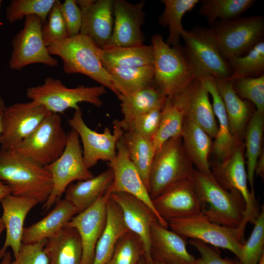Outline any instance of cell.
Wrapping results in <instances>:
<instances>
[{"label": "cell", "instance_id": "obj_5", "mask_svg": "<svg viewBox=\"0 0 264 264\" xmlns=\"http://www.w3.org/2000/svg\"><path fill=\"white\" fill-rule=\"evenodd\" d=\"M106 92L103 86L67 88L57 79L47 77L42 85L28 88L26 96L52 113L60 114L69 109L80 110L79 104L86 102L100 107V97Z\"/></svg>", "mask_w": 264, "mask_h": 264}, {"label": "cell", "instance_id": "obj_6", "mask_svg": "<svg viewBox=\"0 0 264 264\" xmlns=\"http://www.w3.org/2000/svg\"><path fill=\"white\" fill-rule=\"evenodd\" d=\"M183 48L197 79H226L231 76L229 63L220 52L211 29L200 27L185 30Z\"/></svg>", "mask_w": 264, "mask_h": 264}, {"label": "cell", "instance_id": "obj_35", "mask_svg": "<svg viewBox=\"0 0 264 264\" xmlns=\"http://www.w3.org/2000/svg\"><path fill=\"white\" fill-rule=\"evenodd\" d=\"M120 95H128L154 83L153 65L130 67H105Z\"/></svg>", "mask_w": 264, "mask_h": 264}, {"label": "cell", "instance_id": "obj_36", "mask_svg": "<svg viewBox=\"0 0 264 264\" xmlns=\"http://www.w3.org/2000/svg\"><path fill=\"white\" fill-rule=\"evenodd\" d=\"M185 118L179 100L175 96L167 97L158 129L152 139L156 151L169 139L181 135Z\"/></svg>", "mask_w": 264, "mask_h": 264}, {"label": "cell", "instance_id": "obj_17", "mask_svg": "<svg viewBox=\"0 0 264 264\" xmlns=\"http://www.w3.org/2000/svg\"><path fill=\"white\" fill-rule=\"evenodd\" d=\"M116 150V156L109 162V167L113 172V178L106 192L109 194L123 192L135 197L147 204L154 212L159 223L168 228L155 211L148 190L130 159L122 137L117 143Z\"/></svg>", "mask_w": 264, "mask_h": 264}, {"label": "cell", "instance_id": "obj_29", "mask_svg": "<svg viewBox=\"0 0 264 264\" xmlns=\"http://www.w3.org/2000/svg\"><path fill=\"white\" fill-rule=\"evenodd\" d=\"M113 178V172L109 167L96 176L70 184L65 192V199L75 208L77 214L80 213L106 193Z\"/></svg>", "mask_w": 264, "mask_h": 264}, {"label": "cell", "instance_id": "obj_21", "mask_svg": "<svg viewBox=\"0 0 264 264\" xmlns=\"http://www.w3.org/2000/svg\"><path fill=\"white\" fill-rule=\"evenodd\" d=\"M82 15L80 33L102 48L110 40L113 27V0H76Z\"/></svg>", "mask_w": 264, "mask_h": 264}, {"label": "cell", "instance_id": "obj_26", "mask_svg": "<svg viewBox=\"0 0 264 264\" xmlns=\"http://www.w3.org/2000/svg\"><path fill=\"white\" fill-rule=\"evenodd\" d=\"M77 214L75 208L67 200L59 199L54 208L45 217L24 228L22 243L33 244L53 237Z\"/></svg>", "mask_w": 264, "mask_h": 264}, {"label": "cell", "instance_id": "obj_51", "mask_svg": "<svg viewBox=\"0 0 264 264\" xmlns=\"http://www.w3.org/2000/svg\"><path fill=\"white\" fill-rule=\"evenodd\" d=\"M10 187L4 182L0 180V200L6 195L11 194Z\"/></svg>", "mask_w": 264, "mask_h": 264}, {"label": "cell", "instance_id": "obj_45", "mask_svg": "<svg viewBox=\"0 0 264 264\" xmlns=\"http://www.w3.org/2000/svg\"><path fill=\"white\" fill-rule=\"evenodd\" d=\"M233 87L241 98L251 101L256 110L264 113V75L243 77L233 81Z\"/></svg>", "mask_w": 264, "mask_h": 264}, {"label": "cell", "instance_id": "obj_49", "mask_svg": "<svg viewBox=\"0 0 264 264\" xmlns=\"http://www.w3.org/2000/svg\"><path fill=\"white\" fill-rule=\"evenodd\" d=\"M60 10L66 25L68 37L79 34L82 15L76 0H66L61 2Z\"/></svg>", "mask_w": 264, "mask_h": 264}, {"label": "cell", "instance_id": "obj_42", "mask_svg": "<svg viewBox=\"0 0 264 264\" xmlns=\"http://www.w3.org/2000/svg\"><path fill=\"white\" fill-rule=\"evenodd\" d=\"M143 254L141 240L136 235L129 231L118 241L107 264H137Z\"/></svg>", "mask_w": 264, "mask_h": 264}, {"label": "cell", "instance_id": "obj_15", "mask_svg": "<svg viewBox=\"0 0 264 264\" xmlns=\"http://www.w3.org/2000/svg\"><path fill=\"white\" fill-rule=\"evenodd\" d=\"M242 145L238 147L226 159L213 167L212 175L218 182L227 190H235L242 197L245 212L240 228L245 230L248 222L254 224L260 210L255 193L249 189L247 175Z\"/></svg>", "mask_w": 264, "mask_h": 264}, {"label": "cell", "instance_id": "obj_10", "mask_svg": "<svg viewBox=\"0 0 264 264\" xmlns=\"http://www.w3.org/2000/svg\"><path fill=\"white\" fill-rule=\"evenodd\" d=\"M67 140L60 114L51 113L15 150L45 167L62 154Z\"/></svg>", "mask_w": 264, "mask_h": 264}, {"label": "cell", "instance_id": "obj_25", "mask_svg": "<svg viewBox=\"0 0 264 264\" xmlns=\"http://www.w3.org/2000/svg\"><path fill=\"white\" fill-rule=\"evenodd\" d=\"M212 98V107L218 120V131L212 146V151L218 159L221 162L229 157L242 145L232 134L223 102L220 95L215 79L212 77L199 78Z\"/></svg>", "mask_w": 264, "mask_h": 264}, {"label": "cell", "instance_id": "obj_44", "mask_svg": "<svg viewBox=\"0 0 264 264\" xmlns=\"http://www.w3.org/2000/svg\"><path fill=\"white\" fill-rule=\"evenodd\" d=\"M162 109H154L125 122L119 120V125L124 132H132L152 139L158 129Z\"/></svg>", "mask_w": 264, "mask_h": 264}, {"label": "cell", "instance_id": "obj_18", "mask_svg": "<svg viewBox=\"0 0 264 264\" xmlns=\"http://www.w3.org/2000/svg\"><path fill=\"white\" fill-rule=\"evenodd\" d=\"M109 195L120 206L129 230L141 240L146 264H154L151 253V227L154 221H158L156 215L144 202L130 194L117 192Z\"/></svg>", "mask_w": 264, "mask_h": 264}, {"label": "cell", "instance_id": "obj_57", "mask_svg": "<svg viewBox=\"0 0 264 264\" xmlns=\"http://www.w3.org/2000/svg\"><path fill=\"white\" fill-rule=\"evenodd\" d=\"M154 264H165L158 261H154Z\"/></svg>", "mask_w": 264, "mask_h": 264}, {"label": "cell", "instance_id": "obj_41", "mask_svg": "<svg viewBox=\"0 0 264 264\" xmlns=\"http://www.w3.org/2000/svg\"><path fill=\"white\" fill-rule=\"evenodd\" d=\"M56 0H14L6 11V18L10 23L29 16H36L44 23Z\"/></svg>", "mask_w": 264, "mask_h": 264}, {"label": "cell", "instance_id": "obj_20", "mask_svg": "<svg viewBox=\"0 0 264 264\" xmlns=\"http://www.w3.org/2000/svg\"><path fill=\"white\" fill-rule=\"evenodd\" d=\"M144 0L136 4L125 0H114L113 27L107 44L129 46L143 44L141 26L144 21Z\"/></svg>", "mask_w": 264, "mask_h": 264}, {"label": "cell", "instance_id": "obj_46", "mask_svg": "<svg viewBox=\"0 0 264 264\" xmlns=\"http://www.w3.org/2000/svg\"><path fill=\"white\" fill-rule=\"evenodd\" d=\"M61 2L56 0L46 22L42 26V35L46 46L68 37L65 21L62 16L60 5Z\"/></svg>", "mask_w": 264, "mask_h": 264}, {"label": "cell", "instance_id": "obj_2", "mask_svg": "<svg viewBox=\"0 0 264 264\" xmlns=\"http://www.w3.org/2000/svg\"><path fill=\"white\" fill-rule=\"evenodd\" d=\"M193 180L202 213L208 220L226 227L238 228L242 225L245 204L238 192L223 188L212 173L203 174L195 168Z\"/></svg>", "mask_w": 264, "mask_h": 264}, {"label": "cell", "instance_id": "obj_52", "mask_svg": "<svg viewBox=\"0 0 264 264\" xmlns=\"http://www.w3.org/2000/svg\"><path fill=\"white\" fill-rule=\"evenodd\" d=\"M6 107L3 99L0 97V137L2 130V116Z\"/></svg>", "mask_w": 264, "mask_h": 264}, {"label": "cell", "instance_id": "obj_13", "mask_svg": "<svg viewBox=\"0 0 264 264\" xmlns=\"http://www.w3.org/2000/svg\"><path fill=\"white\" fill-rule=\"evenodd\" d=\"M42 30V22L39 17L32 15L25 18L23 28L12 42V50L9 61L11 69L20 70L36 63L51 67L58 65L44 44Z\"/></svg>", "mask_w": 264, "mask_h": 264}, {"label": "cell", "instance_id": "obj_55", "mask_svg": "<svg viewBox=\"0 0 264 264\" xmlns=\"http://www.w3.org/2000/svg\"><path fill=\"white\" fill-rule=\"evenodd\" d=\"M137 264H146L143 257L140 259Z\"/></svg>", "mask_w": 264, "mask_h": 264}, {"label": "cell", "instance_id": "obj_47", "mask_svg": "<svg viewBox=\"0 0 264 264\" xmlns=\"http://www.w3.org/2000/svg\"><path fill=\"white\" fill-rule=\"evenodd\" d=\"M47 239L33 244L22 243L11 264H49L44 248Z\"/></svg>", "mask_w": 264, "mask_h": 264}, {"label": "cell", "instance_id": "obj_34", "mask_svg": "<svg viewBox=\"0 0 264 264\" xmlns=\"http://www.w3.org/2000/svg\"><path fill=\"white\" fill-rule=\"evenodd\" d=\"M122 139L149 193L150 171L156 152L152 139L130 132H124Z\"/></svg>", "mask_w": 264, "mask_h": 264}, {"label": "cell", "instance_id": "obj_58", "mask_svg": "<svg viewBox=\"0 0 264 264\" xmlns=\"http://www.w3.org/2000/svg\"><path fill=\"white\" fill-rule=\"evenodd\" d=\"M1 2V1L0 0V7Z\"/></svg>", "mask_w": 264, "mask_h": 264}, {"label": "cell", "instance_id": "obj_40", "mask_svg": "<svg viewBox=\"0 0 264 264\" xmlns=\"http://www.w3.org/2000/svg\"><path fill=\"white\" fill-rule=\"evenodd\" d=\"M231 76L228 79L235 81L243 77L260 76L264 70V42L261 41L246 54L228 60Z\"/></svg>", "mask_w": 264, "mask_h": 264}, {"label": "cell", "instance_id": "obj_4", "mask_svg": "<svg viewBox=\"0 0 264 264\" xmlns=\"http://www.w3.org/2000/svg\"><path fill=\"white\" fill-rule=\"evenodd\" d=\"M154 83L167 97L180 93L197 77L183 48L170 46L158 34L152 39Z\"/></svg>", "mask_w": 264, "mask_h": 264}, {"label": "cell", "instance_id": "obj_56", "mask_svg": "<svg viewBox=\"0 0 264 264\" xmlns=\"http://www.w3.org/2000/svg\"><path fill=\"white\" fill-rule=\"evenodd\" d=\"M258 264H264V254L261 257L259 263Z\"/></svg>", "mask_w": 264, "mask_h": 264}, {"label": "cell", "instance_id": "obj_8", "mask_svg": "<svg viewBox=\"0 0 264 264\" xmlns=\"http://www.w3.org/2000/svg\"><path fill=\"white\" fill-rule=\"evenodd\" d=\"M171 230L185 239L200 241L215 247L229 250L240 259L243 244L244 231L239 227L222 226L208 220L202 213L167 221Z\"/></svg>", "mask_w": 264, "mask_h": 264}, {"label": "cell", "instance_id": "obj_31", "mask_svg": "<svg viewBox=\"0 0 264 264\" xmlns=\"http://www.w3.org/2000/svg\"><path fill=\"white\" fill-rule=\"evenodd\" d=\"M104 67H130L153 65L154 49L152 44L120 46L106 44L98 48Z\"/></svg>", "mask_w": 264, "mask_h": 264}, {"label": "cell", "instance_id": "obj_1", "mask_svg": "<svg viewBox=\"0 0 264 264\" xmlns=\"http://www.w3.org/2000/svg\"><path fill=\"white\" fill-rule=\"evenodd\" d=\"M0 180L11 194L44 203L53 187L50 174L43 167L15 150H0Z\"/></svg>", "mask_w": 264, "mask_h": 264}, {"label": "cell", "instance_id": "obj_48", "mask_svg": "<svg viewBox=\"0 0 264 264\" xmlns=\"http://www.w3.org/2000/svg\"><path fill=\"white\" fill-rule=\"evenodd\" d=\"M189 242L200 255L199 257L196 259L195 264H242L239 260L222 258L219 251L215 247L200 241L190 239Z\"/></svg>", "mask_w": 264, "mask_h": 264}, {"label": "cell", "instance_id": "obj_23", "mask_svg": "<svg viewBox=\"0 0 264 264\" xmlns=\"http://www.w3.org/2000/svg\"><path fill=\"white\" fill-rule=\"evenodd\" d=\"M0 202L3 210L1 219L6 230L5 241L0 249V259H2L9 247L11 248L15 257L22 244L23 224L26 216L38 202L29 198L12 194L4 197Z\"/></svg>", "mask_w": 264, "mask_h": 264}, {"label": "cell", "instance_id": "obj_50", "mask_svg": "<svg viewBox=\"0 0 264 264\" xmlns=\"http://www.w3.org/2000/svg\"><path fill=\"white\" fill-rule=\"evenodd\" d=\"M255 173L264 178V152L261 154L256 165Z\"/></svg>", "mask_w": 264, "mask_h": 264}, {"label": "cell", "instance_id": "obj_27", "mask_svg": "<svg viewBox=\"0 0 264 264\" xmlns=\"http://www.w3.org/2000/svg\"><path fill=\"white\" fill-rule=\"evenodd\" d=\"M180 135L185 153L195 169L205 174L212 173L209 161L212 150V138L198 125L186 118Z\"/></svg>", "mask_w": 264, "mask_h": 264}, {"label": "cell", "instance_id": "obj_37", "mask_svg": "<svg viewBox=\"0 0 264 264\" xmlns=\"http://www.w3.org/2000/svg\"><path fill=\"white\" fill-rule=\"evenodd\" d=\"M264 113L255 110L251 114L244 136L245 139L246 173L251 192L255 193L254 183L255 167L262 152Z\"/></svg>", "mask_w": 264, "mask_h": 264}, {"label": "cell", "instance_id": "obj_30", "mask_svg": "<svg viewBox=\"0 0 264 264\" xmlns=\"http://www.w3.org/2000/svg\"><path fill=\"white\" fill-rule=\"evenodd\" d=\"M49 264H80L82 244L78 231L66 226L47 239L44 248Z\"/></svg>", "mask_w": 264, "mask_h": 264}, {"label": "cell", "instance_id": "obj_28", "mask_svg": "<svg viewBox=\"0 0 264 264\" xmlns=\"http://www.w3.org/2000/svg\"><path fill=\"white\" fill-rule=\"evenodd\" d=\"M129 231L120 206L109 195L106 225L96 244L92 264H107L118 241Z\"/></svg>", "mask_w": 264, "mask_h": 264}, {"label": "cell", "instance_id": "obj_9", "mask_svg": "<svg viewBox=\"0 0 264 264\" xmlns=\"http://www.w3.org/2000/svg\"><path fill=\"white\" fill-rule=\"evenodd\" d=\"M44 168L50 174L53 182L51 192L43 205L45 210L60 199L73 181L87 180L94 176L85 165L79 136L72 129L67 133L66 145L62 154Z\"/></svg>", "mask_w": 264, "mask_h": 264}, {"label": "cell", "instance_id": "obj_33", "mask_svg": "<svg viewBox=\"0 0 264 264\" xmlns=\"http://www.w3.org/2000/svg\"><path fill=\"white\" fill-rule=\"evenodd\" d=\"M120 107L125 122L132 118L163 107L167 97L153 83L151 85L128 95H120Z\"/></svg>", "mask_w": 264, "mask_h": 264}, {"label": "cell", "instance_id": "obj_3", "mask_svg": "<svg viewBox=\"0 0 264 264\" xmlns=\"http://www.w3.org/2000/svg\"><path fill=\"white\" fill-rule=\"evenodd\" d=\"M47 47L51 55L62 59L66 73L85 75L110 89L117 97L120 96L113 79L101 61L99 47L87 36L79 33L54 42Z\"/></svg>", "mask_w": 264, "mask_h": 264}, {"label": "cell", "instance_id": "obj_12", "mask_svg": "<svg viewBox=\"0 0 264 264\" xmlns=\"http://www.w3.org/2000/svg\"><path fill=\"white\" fill-rule=\"evenodd\" d=\"M51 113L32 101L6 107L2 116L0 150H15Z\"/></svg>", "mask_w": 264, "mask_h": 264}, {"label": "cell", "instance_id": "obj_19", "mask_svg": "<svg viewBox=\"0 0 264 264\" xmlns=\"http://www.w3.org/2000/svg\"><path fill=\"white\" fill-rule=\"evenodd\" d=\"M109 194L106 192L93 204L73 216L67 226L75 228L82 244L80 264H92L97 242L105 228L107 220V203Z\"/></svg>", "mask_w": 264, "mask_h": 264}, {"label": "cell", "instance_id": "obj_32", "mask_svg": "<svg viewBox=\"0 0 264 264\" xmlns=\"http://www.w3.org/2000/svg\"><path fill=\"white\" fill-rule=\"evenodd\" d=\"M215 82L225 106L231 132L241 142L250 118L249 105L236 93L233 87V81L228 79H215Z\"/></svg>", "mask_w": 264, "mask_h": 264}, {"label": "cell", "instance_id": "obj_11", "mask_svg": "<svg viewBox=\"0 0 264 264\" xmlns=\"http://www.w3.org/2000/svg\"><path fill=\"white\" fill-rule=\"evenodd\" d=\"M218 47L228 60L244 55L262 40L264 21L261 16L221 21L213 29Z\"/></svg>", "mask_w": 264, "mask_h": 264}, {"label": "cell", "instance_id": "obj_22", "mask_svg": "<svg viewBox=\"0 0 264 264\" xmlns=\"http://www.w3.org/2000/svg\"><path fill=\"white\" fill-rule=\"evenodd\" d=\"M209 95L202 80L197 79L174 96L181 103L185 118L195 122L211 138H215L218 133V124Z\"/></svg>", "mask_w": 264, "mask_h": 264}, {"label": "cell", "instance_id": "obj_14", "mask_svg": "<svg viewBox=\"0 0 264 264\" xmlns=\"http://www.w3.org/2000/svg\"><path fill=\"white\" fill-rule=\"evenodd\" d=\"M68 124L79 136L84 163L88 169L93 167L99 160L109 162L115 158L117 143L124 132L118 120L113 121V132L109 128H105L103 132H98L88 126L80 109L75 110L68 120Z\"/></svg>", "mask_w": 264, "mask_h": 264}, {"label": "cell", "instance_id": "obj_7", "mask_svg": "<svg viewBox=\"0 0 264 264\" xmlns=\"http://www.w3.org/2000/svg\"><path fill=\"white\" fill-rule=\"evenodd\" d=\"M195 168L186 156L181 135L165 142L154 154L149 175L152 199L171 185L193 177Z\"/></svg>", "mask_w": 264, "mask_h": 264}, {"label": "cell", "instance_id": "obj_53", "mask_svg": "<svg viewBox=\"0 0 264 264\" xmlns=\"http://www.w3.org/2000/svg\"><path fill=\"white\" fill-rule=\"evenodd\" d=\"M12 255L9 251H6L1 259L0 264H11L12 262Z\"/></svg>", "mask_w": 264, "mask_h": 264}, {"label": "cell", "instance_id": "obj_43", "mask_svg": "<svg viewBox=\"0 0 264 264\" xmlns=\"http://www.w3.org/2000/svg\"><path fill=\"white\" fill-rule=\"evenodd\" d=\"M252 233L244 242L241 257L242 264H258L264 254V207L254 223Z\"/></svg>", "mask_w": 264, "mask_h": 264}, {"label": "cell", "instance_id": "obj_24", "mask_svg": "<svg viewBox=\"0 0 264 264\" xmlns=\"http://www.w3.org/2000/svg\"><path fill=\"white\" fill-rule=\"evenodd\" d=\"M186 239L162 226L158 220L151 227V253L154 261L165 264H195L186 248Z\"/></svg>", "mask_w": 264, "mask_h": 264}, {"label": "cell", "instance_id": "obj_16", "mask_svg": "<svg viewBox=\"0 0 264 264\" xmlns=\"http://www.w3.org/2000/svg\"><path fill=\"white\" fill-rule=\"evenodd\" d=\"M155 211L162 222L189 217L202 213L193 177L179 181L167 187L152 199Z\"/></svg>", "mask_w": 264, "mask_h": 264}, {"label": "cell", "instance_id": "obj_38", "mask_svg": "<svg viewBox=\"0 0 264 264\" xmlns=\"http://www.w3.org/2000/svg\"><path fill=\"white\" fill-rule=\"evenodd\" d=\"M164 11L159 20V24L168 26L169 34L167 44L174 47H179L180 37L185 30L182 25L184 14L192 10L199 2L198 0H163Z\"/></svg>", "mask_w": 264, "mask_h": 264}, {"label": "cell", "instance_id": "obj_54", "mask_svg": "<svg viewBox=\"0 0 264 264\" xmlns=\"http://www.w3.org/2000/svg\"><path fill=\"white\" fill-rule=\"evenodd\" d=\"M5 229L4 225L2 221L1 218L0 217V236L2 231Z\"/></svg>", "mask_w": 264, "mask_h": 264}, {"label": "cell", "instance_id": "obj_39", "mask_svg": "<svg viewBox=\"0 0 264 264\" xmlns=\"http://www.w3.org/2000/svg\"><path fill=\"white\" fill-rule=\"evenodd\" d=\"M255 2L254 0H204L199 14L206 18L210 24L219 19L231 20L238 18Z\"/></svg>", "mask_w": 264, "mask_h": 264}]
</instances>
